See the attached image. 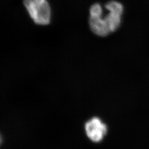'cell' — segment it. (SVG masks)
Returning a JSON list of instances; mask_svg holds the SVG:
<instances>
[{"label":"cell","instance_id":"cell-1","mask_svg":"<svg viewBox=\"0 0 149 149\" xmlns=\"http://www.w3.org/2000/svg\"><path fill=\"white\" fill-rule=\"evenodd\" d=\"M27 12L36 24L48 25L51 21V8L48 0H23Z\"/></svg>","mask_w":149,"mask_h":149},{"label":"cell","instance_id":"cell-2","mask_svg":"<svg viewBox=\"0 0 149 149\" xmlns=\"http://www.w3.org/2000/svg\"><path fill=\"white\" fill-rule=\"evenodd\" d=\"M85 130L87 136L92 141L99 142L106 134L107 127L98 118H92L86 123Z\"/></svg>","mask_w":149,"mask_h":149},{"label":"cell","instance_id":"cell-3","mask_svg":"<svg viewBox=\"0 0 149 149\" xmlns=\"http://www.w3.org/2000/svg\"><path fill=\"white\" fill-rule=\"evenodd\" d=\"M89 24L91 31L98 36L105 37L111 33L105 18L102 17H90Z\"/></svg>","mask_w":149,"mask_h":149},{"label":"cell","instance_id":"cell-4","mask_svg":"<svg viewBox=\"0 0 149 149\" xmlns=\"http://www.w3.org/2000/svg\"><path fill=\"white\" fill-rule=\"evenodd\" d=\"M122 14L114 11H109V13L105 17L110 32H115L119 28L121 24V17Z\"/></svg>","mask_w":149,"mask_h":149},{"label":"cell","instance_id":"cell-5","mask_svg":"<svg viewBox=\"0 0 149 149\" xmlns=\"http://www.w3.org/2000/svg\"><path fill=\"white\" fill-rule=\"evenodd\" d=\"M102 14H103V9L100 4L95 3L91 7L90 9V17H102Z\"/></svg>","mask_w":149,"mask_h":149},{"label":"cell","instance_id":"cell-6","mask_svg":"<svg viewBox=\"0 0 149 149\" xmlns=\"http://www.w3.org/2000/svg\"><path fill=\"white\" fill-rule=\"evenodd\" d=\"M1 135H0V144H1Z\"/></svg>","mask_w":149,"mask_h":149}]
</instances>
